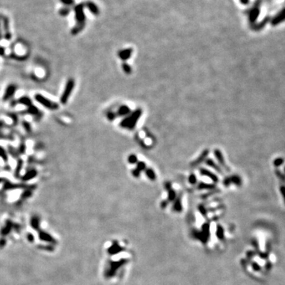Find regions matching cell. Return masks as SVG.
I'll list each match as a JSON object with an SVG mask.
<instances>
[{
  "mask_svg": "<svg viewBox=\"0 0 285 285\" xmlns=\"http://www.w3.org/2000/svg\"><path fill=\"white\" fill-rule=\"evenodd\" d=\"M105 276L112 282L122 281L132 267L135 261L133 248L124 238H114L105 248Z\"/></svg>",
  "mask_w": 285,
  "mask_h": 285,
  "instance_id": "1",
  "label": "cell"
},
{
  "mask_svg": "<svg viewBox=\"0 0 285 285\" xmlns=\"http://www.w3.org/2000/svg\"><path fill=\"white\" fill-rule=\"evenodd\" d=\"M34 99H35L37 102L39 103L41 105L44 106V108H46L47 109L54 111V110L59 109V108H60L59 104L54 102L53 101H51L49 98L44 97V96H43L41 94H36L34 95Z\"/></svg>",
  "mask_w": 285,
  "mask_h": 285,
  "instance_id": "2",
  "label": "cell"
},
{
  "mask_svg": "<svg viewBox=\"0 0 285 285\" xmlns=\"http://www.w3.org/2000/svg\"><path fill=\"white\" fill-rule=\"evenodd\" d=\"M74 85H75V82H74V80L73 78H69V79L67 80V82H66L65 87H64V90L63 91L60 98V101L61 104H67L70 97H71V94H72L73 91H74Z\"/></svg>",
  "mask_w": 285,
  "mask_h": 285,
  "instance_id": "3",
  "label": "cell"
},
{
  "mask_svg": "<svg viewBox=\"0 0 285 285\" xmlns=\"http://www.w3.org/2000/svg\"><path fill=\"white\" fill-rule=\"evenodd\" d=\"M17 91V87L14 84H10L9 86H7V87L6 88L5 92L3 94V97H2V100L4 101H7L8 100H10L11 97H14V94L16 93Z\"/></svg>",
  "mask_w": 285,
  "mask_h": 285,
  "instance_id": "4",
  "label": "cell"
},
{
  "mask_svg": "<svg viewBox=\"0 0 285 285\" xmlns=\"http://www.w3.org/2000/svg\"><path fill=\"white\" fill-rule=\"evenodd\" d=\"M25 113H26L27 114H29V115L33 116V117H37V118H39V117H41V116H42V114H41V112L39 110V109L37 108L33 105H32L30 106H29L28 108H27Z\"/></svg>",
  "mask_w": 285,
  "mask_h": 285,
  "instance_id": "5",
  "label": "cell"
},
{
  "mask_svg": "<svg viewBox=\"0 0 285 285\" xmlns=\"http://www.w3.org/2000/svg\"><path fill=\"white\" fill-rule=\"evenodd\" d=\"M17 103L20 105H25V106L26 107L30 106V105H33L32 100L29 97H27V96H22V97H19L18 99V101H17Z\"/></svg>",
  "mask_w": 285,
  "mask_h": 285,
  "instance_id": "6",
  "label": "cell"
},
{
  "mask_svg": "<svg viewBox=\"0 0 285 285\" xmlns=\"http://www.w3.org/2000/svg\"><path fill=\"white\" fill-rule=\"evenodd\" d=\"M37 175V170L33 169V170H28V171H27L26 173L24 174V176L22 177V180H23V181H29V180H31V179L34 178V177H35Z\"/></svg>",
  "mask_w": 285,
  "mask_h": 285,
  "instance_id": "7",
  "label": "cell"
},
{
  "mask_svg": "<svg viewBox=\"0 0 285 285\" xmlns=\"http://www.w3.org/2000/svg\"><path fill=\"white\" fill-rule=\"evenodd\" d=\"M22 167H23V160L21 159V158H18V162H17V166H16V169H15V176L16 177H18L20 174V172H21V169H22Z\"/></svg>",
  "mask_w": 285,
  "mask_h": 285,
  "instance_id": "8",
  "label": "cell"
},
{
  "mask_svg": "<svg viewBox=\"0 0 285 285\" xmlns=\"http://www.w3.org/2000/svg\"><path fill=\"white\" fill-rule=\"evenodd\" d=\"M22 127L25 129V131L28 133H30L32 131V127L31 124L28 122V121H22Z\"/></svg>",
  "mask_w": 285,
  "mask_h": 285,
  "instance_id": "9",
  "label": "cell"
},
{
  "mask_svg": "<svg viewBox=\"0 0 285 285\" xmlns=\"http://www.w3.org/2000/svg\"><path fill=\"white\" fill-rule=\"evenodd\" d=\"M0 157L2 158V160H3L5 163L8 162V155H7V153L6 152L4 148H2V147H0Z\"/></svg>",
  "mask_w": 285,
  "mask_h": 285,
  "instance_id": "10",
  "label": "cell"
},
{
  "mask_svg": "<svg viewBox=\"0 0 285 285\" xmlns=\"http://www.w3.org/2000/svg\"><path fill=\"white\" fill-rule=\"evenodd\" d=\"M8 149H9V153L11 154V155L14 156V157H17V155L18 154V151H15V149L12 148V147H11V146H9Z\"/></svg>",
  "mask_w": 285,
  "mask_h": 285,
  "instance_id": "11",
  "label": "cell"
},
{
  "mask_svg": "<svg viewBox=\"0 0 285 285\" xmlns=\"http://www.w3.org/2000/svg\"><path fill=\"white\" fill-rule=\"evenodd\" d=\"M25 149H26V147L24 144H21V145L19 146V148H18V154H23L24 152L25 151Z\"/></svg>",
  "mask_w": 285,
  "mask_h": 285,
  "instance_id": "12",
  "label": "cell"
},
{
  "mask_svg": "<svg viewBox=\"0 0 285 285\" xmlns=\"http://www.w3.org/2000/svg\"><path fill=\"white\" fill-rule=\"evenodd\" d=\"M8 116H9V117H11V119H12L13 121H14V124H18V117H17L16 114H8Z\"/></svg>",
  "mask_w": 285,
  "mask_h": 285,
  "instance_id": "13",
  "label": "cell"
},
{
  "mask_svg": "<svg viewBox=\"0 0 285 285\" xmlns=\"http://www.w3.org/2000/svg\"><path fill=\"white\" fill-rule=\"evenodd\" d=\"M4 54V48H0V56H2Z\"/></svg>",
  "mask_w": 285,
  "mask_h": 285,
  "instance_id": "14",
  "label": "cell"
},
{
  "mask_svg": "<svg viewBox=\"0 0 285 285\" xmlns=\"http://www.w3.org/2000/svg\"><path fill=\"white\" fill-rule=\"evenodd\" d=\"M1 181H2V179L0 178V182H1Z\"/></svg>",
  "mask_w": 285,
  "mask_h": 285,
  "instance_id": "15",
  "label": "cell"
}]
</instances>
